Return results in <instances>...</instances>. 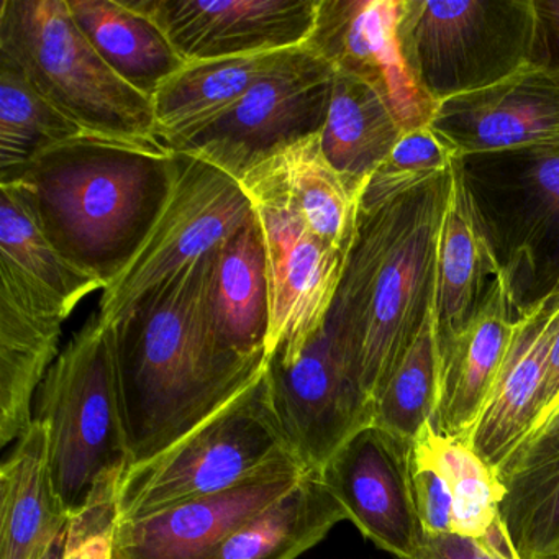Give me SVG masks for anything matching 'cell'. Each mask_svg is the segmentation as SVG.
I'll list each match as a JSON object with an SVG mask.
<instances>
[{
  "instance_id": "1",
  "label": "cell",
  "mask_w": 559,
  "mask_h": 559,
  "mask_svg": "<svg viewBox=\"0 0 559 559\" xmlns=\"http://www.w3.org/2000/svg\"><path fill=\"white\" fill-rule=\"evenodd\" d=\"M214 251L140 299L114 323L130 466L158 456L266 368L222 343L211 306Z\"/></svg>"
},
{
  "instance_id": "2",
  "label": "cell",
  "mask_w": 559,
  "mask_h": 559,
  "mask_svg": "<svg viewBox=\"0 0 559 559\" xmlns=\"http://www.w3.org/2000/svg\"><path fill=\"white\" fill-rule=\"evenodd\" d=\"M179 155L165 143L81 135L38 153L0 185L17 189L76 270L112 286L168 204Z\"/></svg>"
},
{
  "instance_id": "3",
  "label": "cell",
  "mask_w": 559,
  "mask_h": 559,
  "mask_svg": "<svg viewBox=\"0 0 559 559\" xmlns=\"http://www.w3.org/2000/svg\"><path fill=\"white\" fill-rule=\"evenodd\" d=\"M451 171L361 211L326 325L374 405L437 299L438 230Z\"/></svg>"
},
{
  "instance_id": "4",
  "label": "cell",
  "mask_w": 559,
  "mask_h": 559,
  "mask_svg": "<svg viewBox=\"0 0 559 559\" xmlns=\"http://www.w3.org/2000/svg\"><path fill=\"white\" fill-rule=\"evenodd\" d=\"M34 418L47 428L55 489L68 516L130 467L114 329L97 313L74 333L45 376Z\"/></svg>"
},
{
  "instance_id": "5",
  "label": "cell",
  "mask_w": 559,
  "mask_h": 559,
  "mask_svg": "<svg viewBox=\"0 0 559 559\" xmlns=\"http://www.w3.org/2000/svg\"><path fill=\"white\" fill-rule=\"evenodd\" d=\"M0 58L87 135L159 142L153 100L103 60L68 0H2Z\"/></svg>"
},
{
  "instance_id": "6",
  "label": "cell",
  "mask_w": 559,
  "mask_h": 559,
  "mask_svg": "<svg viewBox=\"0 0 559 559\" xmlns=\"http://www.w3.org/2000/svg\"><path fill=\"white\" fill-rule=\"evenodd\" d=\"M399 38L415 80L437 104L551 63L538 0H404Z\"/></svg>"
},
{
  "instance_id": "7",
  "label": "cell",
  "mask_w": 559,
  "mask_h": 559,
  "mask_svg": "<svg viewBox=\"0 0 559 559\" xmlns=\"http://www.w3.org/2000/svg\"><path fill=\"white\" fill-rule=\"evenodd\" d=\"M293 461L300 460L274 411L264 368L178 443L130 466L120 480L117 515L127 522L173 503L224 492Z\"/></svg>"
},
{
  "instance_id": "8",
  "label": "cell",
  "mask_w": 559,
  "mask_h": 559,
  "mask_svg": "<svg viewBox=\"0 0 559 559\" xmlns=\"http://www.w3.org/2000/svg\"><path fill=\"white\" fill-rule=\"evenodd\" d=\"M460 159L520 313L559 290V148Z\"/></svg>"
},
{
  "instance_id": "9",
  "label": "cell",
  "mask_w": 559,
  "mask_h": 559,
  "mask_svg": "<svg viewBox=\"0 0 559 559\" xmlns=\"http://www.w3.org/2000/svg\"><path fill=\"white\" fill-rule=\"evenodd\" d=\"M178 155V178L165 211L127 270L103 290L97 316L106 325L119 322L146 294L207 257L257 217L241 182L204 159Z\"/></svg>"
},
{
  "instance_id": "10",
  "label": "cell",
  "mask_w": 559,
  "mask_h": 559,
  "mask_svg": "<svg viewBox=\"0 0 559 559\" xmlns=\"http://www.w3.org/2000/svg\"><path fill=\"white\" fill-rule=\"evenodd\" d=\"M263 230L270 281L267 359L293 358L325 325L346 257L312 234L276 176L253 169L241 181Z\"/></svg>"
},
{
  "instance_id": "11",
  "label": "cell",
  "mask_w": 559,
  "mask_h": 559,
  "mask_svg": "<svg viewBox=\"0 0 559 559\" xmlns=\"http://www.w3.org/2000/svg\"><path fill=\"white\" fill-rule=\"evenodd\" d=\"M335 70L312 48L251 87L235 106L176 152L195 156L243 181L258 166L322 133Z\"/></svg>"
},
{
  "instance_id": "12",
  "label": "cell",
  "mask_w": 559,
  "mask_h": 559,
  "mask_svg": "<svg viewBox=\"0 0 559 559\" xmlns=\"http://www.w3.org/2000/svg\"><path fill=\"white\" fill-rule=\"evenodd\" d=\"M266 376L277 418L307 469H322L372 424L374 405L326 322L293 358L267 359Z\"/></svg>"
},
{
  "instance_id": "13",
  "label": "cell",
  "mask_w": 559,
  "mask_h": 559,
  "mask_svg": "<svg viewBox=\"0 0 559 559\" xmlns=\"http://www.w3.org/2000/svg\"><path fill=\"white\" fill-rule=\"evenodd\" d=\"M320 471L365 538L397 559L425 542L412 483V443L371 424L353 435Z\"/></svg>"
},
{
  "instance_id": "14",
  "label": "cell",
  "mask_w": 559,
  "mask_h": 559,
  "mask_svg": "<svg viewBox=\"0 0 559 559\" xmlns=\"http://www.w3.org/2000/svg\"><path fill=\"white\" fill-rule=\"evenodd\" d=\"M404 0H319L307 47L336 73L378 91L404 133L430 126L438 104L415 80L399 38Z\"/></svg>"
},
{
  "instance_id": "15",
  "label": "cell",
  "mask_w": 559,
  "mask_h": 559,
  "mask_svg": "<svg viewBox=\"0 0 559 559\" xmlns=\"http://www.w3.org/2000/svg\"><path fill=\"white\" fill-rule=\"evenodd\" d=\"M185 63L306 47L319 0H127Z\"/></svg>"
},
{
  "instance_id": "16",
  "label": "cell",
  "mask_w": 559,
  "mask_h": 559,
  "mask_svg": "<svg viewBox=\"0 0 559 559\" xmlns=\"http://www.w3.org/2000/svg\"><path fill=\"white\" fill-rule=\"evenodd\" d=\"M430 126L460 158L559 148V64H530L486 90L443 100Z\"/></svg>"
},
{
  "instance_id": "17",
  "label": "cell",
  "mask_w": 559,
  "mask_h": 559,
  "mask_svg": "<svg viewBox=\"0 0 559 559\" xmlns=\"http://www.w3.org/2000/svg\"><path fill=\"white\" fill-rule=\"evenodd\" d=\"M309 471L293 461L234 489L117 522L112 559H207L238 526L293 489Z\"/></svg>"
},
{
  "instance_id": "18",
  "label": "cell",
  "mask_w": 559,
  "mask_h": 559,
  "mask_svg": "<svg viewBox=\"0 0 559 559\" xmlns=\"http://www.w3.org/2000/svg\"><path fill=\"white\" fill-rule=\"evenodd\" d=\"M559 330V290L519 313L512 343L469 440L474 453L499 471L536 420L546 359Z\"/></svg>"
},
{
  "instance_id": "19",
  "label": "cell",
  "mask_w": 559,
  "mask_h": 559,
  "mask_svg": "<svg viewBox=\"0 0 559 559\" xmlns=\"http://www.w3.org/2000/svg\"><path fill=\"white\" fill-rule=\"evenodd\" d=\"M516 317L519 310L500 273L473 319L440 346L443 371L433 424L440 433L469 438L509 352Z\"/></svg>"
},
{
  "instance_id": "20",
  "label": "cell",
  "mask_w": 559,
  "mask_h": 559,
  "mask_svg": "<svg viewBox=\"0 0 559 559\" xmlns=\"http://www.w3.org/2000/svg\"><path fill=\"white\" fill-rule=\"evenodd\" d=\"M499 274L496 251L457 158L438 230L435 313L440 346L473 319Z\"/></svg>"
},
{
  "instance_id": "21",
  "label": "cell",
  "mask_w": 559,
  "mask_h": 559,
  "mask_svg": "<svg viewBox=\"0 0 559 559\" xmlns=\"http://www.w3.org/2000/svg\"><path fill=\"white\" fill-rule=\"evenodd\" d=\"M64 320L9 277L0 276V444L17 441L34 421V404L57 361Z\"/></svg>"
},
{
  "instance_id": "22",
  "label": "cell",
  "mask_w": 559,
  "mask_h": 559,
  "mask_svg": "<svg viewBox=\"0 0 559 559\" xmlns=\"http://www.w3.org/2000/svg\"><path fill=\"white\" fill-rule=\"evenodd\" d=\"M304 48L186 63L153 96L159 142L176 152L251 87L293 63Z\"/></svg>"
},
{
  "instance_id": "23",
  "label": "cell",
  "mask_w": 559,
  "mask_h": 559,
  "mask_svg": "<svg viewBox=\"0 0 559 559\" xmlns=\"http://www.w3.org/2000/svg\"><path fill=\"white\" fill-rule=\"evenodd\" d=\"M68 516L50 469L47 428L32 421L0 467V559H41Z\"/></svg>"
},
{
  "instance_id": "24",
  "label": "cell",
  "mask_w": 559,
  "mask_h": 559,
  "mask_svg": "<svg viewBox=\"0 0 559 559\" xmlns=\"http://www.w3.org/2000/svg\"><path fill=\"white\" fill-rule=\"evenodd\" d=\"M211 306L222 343L243 358H266L271 325L266 248L254 217L214 250Z\"/></svg>"
},
{
  "instance_id": "25",
  "label": "cell",
  "mask_w": 559,
  "mask_h": 559,
  "mask_svg": "<svg viewBox=\"0 0 559 559\" xmlns=\"http://www.w3.org/2000/svg\"><path fill=\"white\" fill-rule=\"evenodd\" d=\"M348 520L319 469L254 513L207 559H296Z\"/></svg>"
},
{
  "instance_id": "26",
  "label": "cell",
  "mask_w": 559,
  "mask_h": 559,
  "mask_svg": "<svg viewBox=\"0 0 559 559\" xmlns=\"http://www.w3.org/2000/svg\"><path fill=\"white\" fill-rule=\"evenodd\" d=\"M0 276L63 320L90 294L104 290L99 281L61 257L11 185H0Z\"/></svg>"
},
{
  "instance_id": "27",
  "label": "cell",
  "mask_w": 559,
  "mask_h": 559,
  "mask_svg": "<svg viewBox=\"0 0 559 559\" xmlns=\"http://www.w3.org/2000/svg\"><path fill=\"white\" fill-rule=\"evenodd\" d=\"M404 135L397 117L378 91L335 71L320 140L326 159L349 188L365 194L369 179Z\"/></svg>"
},
{
  "instance_id": "28",
  "label": "cell",
  "mask_w": 559,
  "mask_h": 559,
  "mask_svg": "<svg viewBox=\"0 0 559 559\" xmlns=\"http://www.w3.org/2000/svg\"><path fill=\"white\" fill-rule=\"evenodd\" d=\"M68 5L103 60L150 99L185 67L159 28L127 0H68Z\"/></svg>"
},
{
  "instance_id": "29",
  "label": "cell",
  "mask_w": 559,
  "mask_h": 559,
  "mask_svg": "<svg viewBox=\"0 0 559 559\" xmlns=\"http://www.w3.org/2000/svg\"><path fill=\"white\" fill-rule=\"evenodd\" d=\"M261 166L276 176L312 234L348 260L358 235L362 194L349 188L326 159L320 133Z\"/></svg>"
},
{
  "instance_id": "30",
  "label": "cell",
  "mask_w": 559,
  "mask_h": 559,
  "mask_svg": "<svg viewBox=\"0 0 559 559\" xmlns=\"http://www.w3.org/2000/svg\"><path fill=\"white\" fill-rule=\"evenodd\" d=\"M412 451L440 471L453 497V535L479 539L499 522L503 490L499 474L474 453L469 440L440 433L433 421L418 433Z\"/></svg>"
},
{
  "instance_id": "31",
  "label": "cell",
  "mask_w": 559,
  "mask_h": 559,
  "mask_svg": "<svg viewBox=\"0 0 559 559\" xmlns=\"http://www.w3.org/2000/svg\"><path fill=\"white\" fill-rule=\"evenodd\" d=\"M440 338L435 307L374 401L372 424L414 443L430 421L435 424L441 394Z\"/></svg>"
},
{
  "instance_id": "32",
  "label": "cell",
  "mask_w": 559,
  "mask_h": 559,
  "mask_svg": "<svg viewBox=\"0 0 559 559\" xmlns=\"http://www.w3.org/2000/svg\"><path fill=\"white\" fill-rule=\"evenodd\" d=\"M81 135L87 133L48 103L19 68L0 58V181L38 153Z\"/></svg>"
},
{
  "instance_id": "33",
  "label": "cell",
  "mask_w": 559,
  "mask_h": 559,
  "mask_svg": "<svg viewBox=\"0 0 559 559\" xmlns=\"http://www.w3.org/2000/svg\"><path fill=\"white\" fill-rule=\"evenodd\" d=\"M500 483V522L516 558H548L559 548V444Z\"/></svg>"
},
{
  "instance_id": "34",
  "label": "cell",
  "mask_w": 559,
  "mask_h": 559,
  "mask_svg": "<svg viewBox=\"0 0 559 559\" xmlns=\"http://www.w3.org/2000/svg\"><path fill=\"white\" fill-rule=\"evenodd\" d=\"M460 158L453 146L431 126L405 133L362 194L361 211H371L447 175Z\"/></svg>"
},
{
  "instance_id": "35",
  "label": "cell",
  "mask_w": 559,
  "mask_h": 559,
  "mask_svg": "<svg viewBox=\"0 0 559 559\" xmlns=\"http://www.w3.org/2000/svg\"><path fill=\"white\" fill-rule=\"evenodd\" d=\"M120 484L100 489L83 510L71 516L61 559H112L119 522L117 496Z\"/></svg>"
},
{
  "instance_id": "36",
  "label": "cell",
  "mask_w": 559,
  "mask_h": 559,
  "mask_svg": "<svg viewBox=\"0 0 559 559\" xmlns=\"http://www.w3.org/2000/svg\"><path fill=\"white\" fill-rule=\"evenodd\" d=\"M412 483L425 536L453 535V497L437 467L412 451Z\"/></svg>"
},
{
  "instance_id": "37",
  "label": "cell",
  "mask_w": 559,
  "mask_h": 559,
  "mask_svg": "<svg viewBox=\"0 0 559 559\" xmlns=\"http://www.w3.org/2000/svg\"><path fill=\"white\" fill-rule=\"evenodd\" d=\"M414 559H519L502 522L496 523L483 538L460 535L425 536L424 546Z\"/></svg>"
},
{
  "instance_id": "38",
  "label": "cell",
  "mask_w": 559,
  "mask_h": 559,
  "mask_svg": "<svg viewBox=\"0 0 559 559\" xmlns=\"http://www.w3.org/2000/svg\"><path fill=\"white\" fill-rule=\"evenodd\" d=\"M559 402V330L552 340L549 348L548 359H546L545 376H543L542 389H539L538 405H536V420L532 431L536 430L546 418L555 411ZM530 431V433H532Z\"/></svg>"
},
{
  "instance_id": "39",
  "label": "cell",
  "mask_w": 559,
  "mask_h": 559,
  "mask_svg": "<svg viewBox=\"0 0 559 559\" xmlns=\"http://www.w3.org/2000/svg\"><path fill=\"white\" fill-rule=\"evenodd\" d=\"M552 63L559 64V0H538Z\"/></svg>"
},
{
  "instance_id": "40",
  "label": "cell",
  "mask_w": 559,
  "mask_h": 559,
  "mask_svg": "<svg viewBox=\"0 0 559 559\" xmlns=\"http://www.w3.org/2000/svg\"><path fill=\"white\" fill-rule=\"evenodd\" d=\"M64 536H67V533L64 535H61L60 538L55 542V545L51 546L50 549H48L47 555L44 556L41 559H61L63 558V551H64Z\"/></svg>"
},
{
  "instance_id": "41",
  "label": "cell",
  "mask_w": 559,
  "mask_h": 559,
  "mask_svg": "<svg viewBox=\"0 0 559 559\" xmlns=\"http://www.w3.org/2000/svg\"><path fill=\"white\" fill-rule=\"evenodd\" d=\"M545 559H559V548L556 549L555 552H551V555H549L548 558Z\"/></svg>"
}]
</instances>
